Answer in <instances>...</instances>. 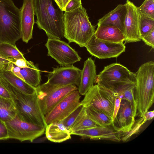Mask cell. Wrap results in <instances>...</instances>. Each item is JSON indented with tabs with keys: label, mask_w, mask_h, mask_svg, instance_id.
<instances>
[{
	"label": "cell",
	"mask_w": 154,
	"mask_h": 154,
	"mask_svg": "<svg viewBox=\"0 0 154 154\" xmlns=\"http://www.w3.org/2000/svg\"><path fill=\"white\" fill-rule=\"evenodd\" d=\"M64 37L69 43L85 47L94 35L95 26L92 25L86 9L82 5L78 8L64 14Z\"/></svg>",
	"instance_id": "1"
},
{
	"label": "cell",
	"mask_w": 154,
	"mask_h": 154,
	"mask_svg": "<svg viewBox=\"0 0 154 154\" xmlns=\"http://www.w3.org/2000/svg\"><path fill=\"white\" fill-rule=\"evenodd\" d=\"M0 82L10 93L17 112V115L27 122L42 126H47L45 116L40 108L35 92L25 94L16 88L0 75Z\"/></svg>",
	"instance_id": "2"
},
{
	"label": "cell",
	"mask_w": 154,
	"mask_h": 154,
	"mask_svg": "<svg viewBox=\"0 0 154 154\" xmlns=\"http://www.w3.org/2000/svg\"><path fill=\"white\" fill-rule=\"evenodd\" d=\"M35 23L48 38L60 39L64 37V14L54 8L52 0H34Z\"/></svg>",
	"instance_id": "3"
},
{
	"label": "cell",
	"mask_w": 154,
	"mask_h": 154,
	"mask_svg": "<svg viewBox=\"0 0 154 154\" xmlns=\"http://www.w3.org/2000/svg\"><path fill=\"white\" fill-rule=\"evenodd\" d=\"M135 98L140 117L152 105L154 100V62L150 61L142 64L135 73Z\"/></svg>",
	"instance_id": "4"
},
{
	"label": "cell",
	"mask_w": 154,
	"mask_h": 154,
	"mask_svg": "<svg viewBox=\"0 0 154 154\" xmlns=\"http://www.w3.org/2000/svg\"><path fill=\"white\" fill-rule=\"evenodd\" d=\"M21 38L20 9L12 0H0V43L15 45Z\"/></svg>",
	"instance_id": "5"
},
{
	"label": "cell",
	"mask_w": 154,
	"mask_h": 154,
	"mask_svg": "<svg viewBox=\"0 0 154 154\" xmlns=\"http://www.w3.org/2000/svg\"><path fill=\"white\" fill-rule=\"evenodd\" d=\"M35 89L40 106L45 116L65 96L78 88L75 85L58 86L46 82L35 87Z\"/></svg>",
	"instance_id": "6"
},
{
	"label": "cell",
	"mask_w": 154,
	"mask_h": 154,
	"mask_svg": "<svg viewBox=\"0 0 154 154\" xmlns=\"http://www.w3.org/2000/svg\"><path fill=\"white\" fill-rule=\"evenodd\" d=\"M80 105L85 107L91 106L102 112L112 121L115 97L113 94L96 84L86 93Z\"/></svg>",
	"instance_id": "7"
},
{
	"label": "cell",
	"mask_w": 154,
	"mask_h": 154,
	"mask_svg": "<svg viewBox=\"0 0 154 154\" xmlns=\"http://www.w3.org/2000/svg\"><path fill=\"white\" fill-rule=\"evenodd\" d=\"M9 138L20 141L32 142L42 135L45 131L44 127L24 121L17 115L11 120L5 122Z\"/></svg>",
	"instance_id": "8"
},
{
	"label": "cell",
	"mask_w": 154,
	"mask_h": 154,
	"mask_svg": "<svg viewBox=\"0 0 154 154\" xmlns=\"http://www.w3.org/2000/svg\"><path fill=\"white\" fill-rule=\"evenodd\" d=\"M45 45L48 50V56L62 66L73 65L81 59L74 49L60 39L48 38Z\"/></svg>",
	"instance_id": "9"
},
{
	"label": "cell",
	"mask_w": 154,
	"mask_h": 154,
	"mask_svg": "<svg viewBox=\"0 0 154 154\" xmlns=\"http://www.w3.org/2000/svg\"><path fill=\"white\" fill-rule=\"evenodd\" d=\"M85 47L90 54L99 59L116 58L125 51L123 43L109 42L96 38L94 35Z\"/></svg>",
	"instance_id": "10"
},
{
	"label": "cell",
	"mask_w": 154,
	"mask_h": 154,
	"mask_svg": "<svg viewBox=\"0 0 154 154\" xmlns=\"http://www.w3.org/2000/svg\"><path fill=\"white\" fill-rule=\"evenodd\" d=\"M80 98L78 90L67 94L45 116L47 125L60 122L67 116L80 105Z\"/></svg>",
	"instance_id": "11"
},
{
	"label": "cell",
	"mask_w": 154,
	"mask_h": 154,
	"mask_svg": "<svg viewBox=\"0 0 154 154\" xmlns=\"http://www.w3.org/2000/svg\"><path fill=\"white\" fill-rule=\"evenodd\" d=\"M82 70L73 65L53 68L47 75L48 84L54 86H63L69 85L79 86Z\"/></svg>",
	"instance_id": "12"
},
{
	"label": "cell",
	"mask_w": 154,
	"mask_h": 154,
	"mask_svg": "<svg viewBox=\"0 0 154 154\" xmlns=\"http://www.w3.org/2000/svg\"><path fill=\"white\" fill-rule=\"evenodd\" d=\"M124 5L126 11L124 24L125 43L140 41L141 40L140 30V14L137 7L129 0H126Z\"/></svg>",
	"instance_id": "13"
},
{
	"label": "cell",
	"mask_w": 154,
	"mask_h": 154,
	"mask_svg": "<svg viewBox=\"0 0 154 154\" xmlns=\"http://www.w3.org/2000/svg\"><path fill=\"white\" fill-rule=\"evenodd\" d=\"M95 79L135 83L136 82L135 73L118 63H112L105 66L103 69L96 75Z\"/></svg>",
	"instance_id": "14"
},
{
	"label": "cell",
	"mask_w": 154,
	"mask_h": 154,
	"mask_svg": "<svg viewBox=\"0 0 154 154\" xmlns=\"http://www.w3.org/2000/svg\"><path fill=\"white\" fill-rule=\"evenodd\" d=\"M135 118L130 103L122 99L119 109L112 122V128L120 133L121 137L131 130L135 121Z\"/></svg>",
	"instance_id": "15"
},
{
	"label": "cell",
	"mask_w": 154,
	"mask_h": 154,
	"mask_svg": "<svg viewBox=\"0 0 154 154\" xmlns=\"http://www.w3.org/2000/svg\"><path fill=\"white\" fill-rule=\"evenodd\" d=\"M21 36L23 42L27 43L32 38L35 15L34 0H23L20 8Z\"/></svg>",
	"instance_id": "16"
},
{
	"label": "cell",
	"mask_w": 154,
	"mask_h": 154,
	"mask_svg": "<svg viewBox=\"0 0 154 154\" xmlns=\"http://www.w3.org/2000/svg\"><path fill=\"white\" fill-rule=\"evenodd\" d=\"M109 127L99 126L71 132V135L80 136L83 139L93 140H106L119 142L121 140L120 133Z\"/></svg>",
	"instance_id": "17"
},
{
	"label": "cell",
	"mask_w": 154,
	"mask_h": 154,
	"mask_svg": "<svg viewBox=\"0 0 154 154\" xmlns=\"http://www.w3.org/2000/svg\"><path fill=\"white\" fill-rule=\"evenodd\" d=\"M96 74V66L91 57H88L84 63L82 70L80 81L78 91L82 95H85L94 85Z\"/></svg>",
	"instance_id": "18"
},
{
	"label": "cell",
	"mask_w": 154,
	"mask_h": 154,
	"mask_svg": "<svg viewBox=\"0 0 154 154\" xmlns=\"http://www.w3.org/2000/svg\"><path fill=\"white\" fill-rule=\"evenodd\" d=\"M126 11L124 4H119L98 20L97 26L105 25L115 26L123 33L124 24Z\"/></svg>",
	"instance_id": "19"
},
{
	"label": "cell",
	"mask_w": 154,
	"mask_h": 154,
	"mask_svg": "<svg viewBox=\"0 0 154 154\" xmlns=\"http://www.w3.org/2000/svg\"><path fill=\"white\" fill-rule=\"evenodd\" d=\"M46 138L54 143H61L71 139L70 131L60 122L48 125L45 128Z\"/></svg>",
	"instance_id": "20"
},
{
	"label": "cell",
	"mask_w": 154,
	"mask_h": 154,
	"mask_svg": "<svg viewBox=\"0 0 154 154\" xmlns=\"http://www.w3.org/2000/svg\"><path fill=\"white\" fill-rule=\"evenodd\" d=\"M98 38L115 43H123L125 37L123 32L118 28L111 25L97 26L94 34Z\"/></svg>",
	"instance_id": "21"
},
{
	"label": "cell",
	"mask_w": 154,
	"mask_h": 154,
	"mask_svg": "<svg viewBox=\"0 0 154 154\" xmlns=\"http://www.w3.org/2000/svg\"><path fill=\"white\" fill-rule=\"evenodd\" d=\"M0 75L13 86L23 93L31 94L35 92V88L15 75L10 71L4 69L0 72Z\"/></svg>",
	"instance_id": "22"
},
{
	"label": "cell",
	"mask_w": 154,
	"mask_h": 154,
	"mask_svg": "<svg viewBox=\"0 0 154 154\" xmlns=\"http://www.w3.org/2000/svg\"><path fill=\"white\" fill-rule=\"evenodd\" d=\"M20 73L24 81L34 87L40 85L41 75L39 70L34 63L29 61L27 67L20 68Z\"/></svg>",
	"instance_id": "23"
},
{
	"label": "cell",
	"mask_w": 154,
	"mask_h": 154,
	"mask_svg": "<svg viewBox=\"0 0 154 154\" xmlns=\"http://www.w3.org/2000/svg\"><path fill=\"white\" fill-rule=\"evenodd\" d=\"M17 114L13 100L0 97V120L6 122L13 119Z\"/></svg>",
	"instance_id": "24"
},
{
	"label": "cell",
	"mask_w": 154,
	"mask_h": 154,
	"mask_svg": "<svg viewBox=\"0 0 154 154\" xmlns=\"http://www.w3.org/2000/svg\"><path fill=\"white\" fill-rule=\"evenodd\" d=\"M100 126L93 121L83 108L70 130V133L76 131Z\"/></svg>",
	"instance_id": "25"
},
{
	"label": "cell",
	"mask_w": 154,
	"mask_h": 154,
	"mask_svg": "<svg viewBox=\"0 0 154 154\" xmlns=\"http://www.w3.org/2000/svg\"><path fill=\"white\" fill-rule=\"evenodd\" d=\"M86 111L90 118L100 126L109 127L112 121L105 114L91 106L85 107Z\"/></svg>",
	"instance_id": "26"
},
{
	"label": "cell",
	"mask_w": 154,
	"mask_h": 154,
	"mask_svg": "<svg viewBox=\"0 0 154 154\" xmlns=\"http://www.w3.org/2000/svg\"><path fill=\"white\" fill-rule=\"evenodd\" d=\"M0 57L7 59L25 58L16 45L5 42L0 43Z\"/></svg>",
	"instance_id": "27"
},
{
	"label": "cell",
	"mask_w": 154,
	"mask_h": 154,
	"mask_svg": "<svg viewBox=\"0 0 154 154\" xmlns=\"http://www.w3.org/2000/svg\"><path fill=\"white\" fill-rule=\"evenodd\" d=\"M135 84L123 89L120 91L116 95V96L119 97L121 99L126 100L130 103L133 115L135 117L137 111V104L134 91Z\"/></svg>",
	"instance_id": "28"
},
{
	"label": "cell",
	"mask_w": 154,
	"mask_h": 154,
	"mask_svg": "<svg viewBox=\"0 0 154 154\" xmlns=\"http://www.w3.org/2000/svg\"><path fill=\"white\" fill-rule=\"evenodd\" d=\"M154 116V111H148L146 112L143 116L140 117L139 120L134 123L131 130L128 133L121 137V140L124 142L127 141L132 135L137 133L140 127L146 121L152 119Z\"/></svg>",
	"instance_id": "29"
},
{
	"label": "cell",
	"mask_w": 154,
	"mask_h": 154,
	"mask_svg": "<svg viewBox=\"0 0 154 154\" xmlns=\"http://www.w3.org/2000/svg\"><path fill=\"white\" fill-rule=\"evenodd\" d=\"M137 8L141 15L154 19V0H145Z\"/></svg>",
	"instance_id": "30"
},
{
	"label": "cell",
	"mask_w": 154,
	"mask_h": 154,
	"mask_svg": "<svg viewBox=\"0 0 154 154\" xmlns=\"http://www.w3.org/2000/svg\"><path fill=\"white\" fill-rule=\"evenodd\" d=\"M140 30L141 37L154 30V19L140 15Z\"/></svg>",
	"instance_id": "31"
},
{
	"label": "cell",
	"mask_w": 154,
	"mask_h": 154,
	"mask_svg": "<svg viewBox=\"0 0 154 154\" xmlns=\"http://www.w3.org/2000/svg\"><path fill=\"white\" fill-rule=\"evenodd\" d=\"M83 107L80 105L67 116L60 122L70 131Z\"/></svg>",
	"instance_id": "32"
},
{
	"label": "cell",
	"mask_w": 154,
	"mask_h": 154,
	"mask_svg": "<svg viewBox=\"0 0 154 154\" xmlns=\"http://www.w3.org/2000/svg\"><path fill=\"white\" fill-rule=\"evenodd\" d=\"M5 70L10 71L16 76L24 81V79L20 73V68L12 62H10L8 63Z\"/></svg>",
	"instance_id": "33"
},
{
	"label": "cell",
	"mask_w": 154,
	"mask_h": 154,
	"mask_svg": "<svg viewBox=\"0 0 154 154\" xmlns=\"http://www.w3.org/2000/svg\"><path fill=\"white\" fill-rule=\"evenodd\" d=\"M141 38L146 45L154 48V30L142 37Z\"/></svg>",
	"instance_id": "34"
},
{
	"label": "cell",
	"mask_w": 154,
	"mask_h": 154,
	"mask_svg": "<svg viewBox=\"0 0 154 154\" xmlns=\"http://www.w3.org/2000/svg\"><path fill=\"white\" fill-rule=\"evenodd\" d=\"M82 5L81 0H71L66 7L64 11H69L79 7Z\"/></svg>",
	"instance_id": "35"
},
{
	"label": "cell",
	"mask_w": 154,
	"mask_h": 154,
	"mask_svg": "<svg viewBox=\"0 0 154 154\" xmlns=\"http://www.w3.org/2000/svg\"><path fill=\"white\" fill-rule=\"evenodd\" d=\"M8 139V131L5 122L0 120V140Z\"/></svg>",
	"instance_id": "36"
},
{
	"label": "cell",
	"mask_w": 154,
	"mask_h": 154,
	"mask_svg": "<svg viewBox=\"0 0 154 154\" xmlns=\"http://www.w3.org/2000/svg\"><path fill=\"white\" fill-rule=\"evenodd\" d=\"M11 62L20 68H23L28 66L29 61L25 58H19L17 59H12Z\"/></svg>",
	"instance_id": "37"
},
{
	"label": "cell",
	"mask_w": 154,
	"mask_h": 154,
	"mask_svg": "<svg viewBox=\"0 0 154 154\" xmlns=\"http://www.w3.org/2000/svg\"><path fill=\"white\" fill-rule=\"evenodd\" d=\"M0 97L7 99H12L10 93L0 82Z\"/></svg>",
	"instance_id": "38"
},
{
	"label": "cell",
	"mask_w": 154,
	"mask_h": 154,
	"mask_svg": "<svg viewBox=\"0 0 154 154\" xmlns=\"http://www.w3.org/2000/svg\"><path fill=\"white\" fill-rule=\"evenodd\" d=\"M121 100L119 97L116 96L115 97L113 115V120L116 117L119 109Z\"/></svg>",
	"instance_id": "39"
},
{
	"label": "cell",
	"mask_w": 154,
	"mask_h": 154,
	"mask_svg": "<svg viewBox=\"0 0 154 154\" xmlns=\"http://www.w3.org/2000/svg\"><path fill=\"white\" fill-rule=\"evenodd\" d=\"M11 59H5L0 57V68L2 70L6 69L8 63L11 61Z\"/></svg>",
	"instance_id": "40"
},
{
	"label": "cell",
	"mask_w": 154,
	"mask_h": 154,
	"mask_svg": "<svg viewBox=\"0 0 154 154\" xmlns=\"http://www.w3.org/2000/svg\"><path fill=\"white\" fill-rule=\"evenodd\" d=\"M59 9L63 11H65L64 8L63 0H54Z\"/></svg>",
	"instance_id": "41"
},
{
	"label": "cell",
	"mask_w": 154,
	"mask_h": 154,
	"mask_svg": "<svg viewBox=\"0 0 154 154\" xmlns=\"http://www.w3.org/2000/svg\"><path fill=\"white\" fill-rule=\"evenodd\" d=\"M2 70L0 68V72Z\"/></svg>",
	"instance_id": "42"
}]
</instances>
